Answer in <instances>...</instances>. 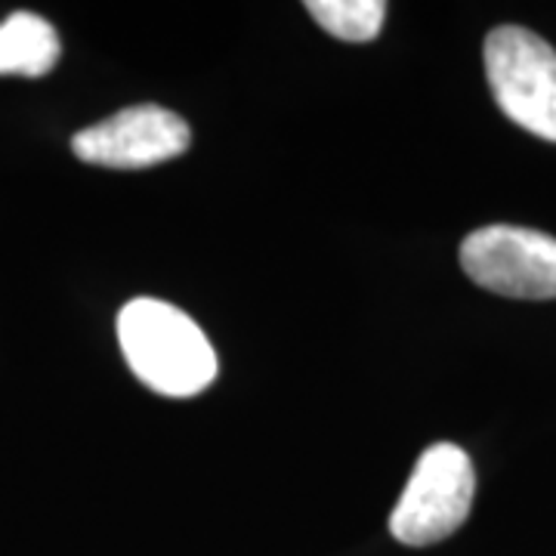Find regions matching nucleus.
Listing matches in <instances>:
<instances>
[{
  "mask_svg": "<svg viewBox=\"0 0 556 556\" xmlns=\"http://www.w3.org/2000/svg\"><path fill=\"white\" fill-rule=\"evenodd\" d=\"M118 343L139 383L161 396H199L219 371L217 353L204 331L164 300H130L118 313Z\"/></svg>",
  "mask_w": 556,
  "mask_h": 556,
  "instance_id": "obj_1",
  "label": "nucleus"
},
{
  "mask_svg": "<svg viewBox=\"0 0 556 556\" xmlns=\"http://www.w3.org/2000/svg\"><path fill=\"white\" fill-rule=\"evenodd\" d=\"M477 492L473 460L455 442H437L417 457L390 517V532L408 547H430L455 535L470 517Z\"/></svg>",
  "mask_w": 556,
  "mask_h": 556,
  "instance_id": "obj_2",
  "label": "nucleus"
},
{
  "mask_svg": "<svg viewBox=\"0 0 556 556\" xmlns=\"http://www.w3.org/2000/svg\"><path fill=\"white\" fill-rule=\"evenodd\" d=\"M485 75L507 118L556 142V50L535 31L501 25L485 38Z\"/></svg>",
  "mask_w": 556,
  "mask_h": 556,
  "instance_id": "obj_3",
  "label": "nucleus"
},
{
  "mask_svg": "<svg viewBox=\"0 0 556 556\" xmlns=\"http://www.w3.org/2000/svg\"><path fill=\"white\" fill-rule=\"evenodd\" d=\"M460 269L501 298L554 300L556 239L522 226H485L460 244Z\"/></svg>",
  "mask_w": 556,
  "mask_h": 556,
  "instance_id": "obj_4",
  "label": "nucleus"
},
{
  "mask_svg": "<svg viewBox=\"0 0 556 556\" xmlns=\"http://www.w3.org/2000/svg\"><path fill=\"white\" fill-rule=\"evenodd\" d=\"M192 142L189 124L161 105H130L72 139V152L84 164L139 170L182 155Z\"/></svg>",
  "mask_w": 556,
  "mask_h": 556,
  "instance_id": "obj_5",
  "label": "nucleus"
},
{
  "mask_svg": "<svg viewBox=\"0 0 556 556\" xmlns=\"http://www.w3.org/2000/svg\"><path fill=\"white\" fill-rule=\"evenodd\" d=\"M62 43L56 28L38 13H10L0 22V75L43 78L56 68Z\"/></svg>",
  "mask_w": 556,
  "mask_h": 556,
  "instance_id": "obj_6",
  "label": "nucleus"
},
{
  "mask_svg": "<svg viewBox=\"0 0 556 556\" xmlns=\"http://www.w3.org/2000/svg\"><path fill=\"white\" fill-rule=\"evenodd\" d=\"M306 10L328 35L353 43L378 38L387 20L383 0H309Z\"/></svg>",
  "mask_w": 556,
  "mask_h": 556,
  "instance_id": "obj_7",
  "label": "nucleus"
}]
</instances>
